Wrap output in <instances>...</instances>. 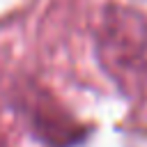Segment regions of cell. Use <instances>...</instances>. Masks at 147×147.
<instances>
[{"instance_id": "cell-1", "label": "cell", "mask_w": 147, "mask_h": 147, "mask_svg": "<svg viewBox=\"0 0 147 147\" xmlns=\"http://www.w3.org/2000/svg\"><path fill=\"white\" fill-rule=\"evenodd\" d=\"M101 55L106 67L122 80L136 78L147 57V23L126 7H113L101 25Z\"/></svg>"}]
</instances>
